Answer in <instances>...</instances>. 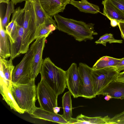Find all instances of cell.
<instances>
[{
	"instance_id": "1",
	"label": "cell",
	"mask_w": 124,
	"mask_h": 124,
	"mask_svg": "<svg viewBox=\"0 0 124 124\" xmlns=\"http://www.w3.org/2000/svg\"><path fill=\"white\" fill-rule=\"evenodd\" d=\"M59 31L73 37L78 41L92 40L98 33L94 30V24L64 17L58 14L54 16Z\"/></svg>"
},
{
	"instance_id": "2",
	"label": "cell",
	"mask_w": 124,
	"mask_h": 124,
	"mask_svg": "<svg viewBox=\"0 0 124 124\" xmlns=\"http://www.w3.org/2000/svg\"><path fill=\"white\" fill-rule=\"evenodd\" d=\"M40 73L41 78L57 96L62 94L67 87L66 71L56 66L49 57L43 60Z\"/></svg>"
},
{
	"instance_id": "3",
	"label": "cell",
	"mask_w": 124,
	"mask_h": 124,
	"mask_svg": "<svg viewBox=\"0 0 124 124\" xmlns=\"http://www.w3.org/2000/svg\"><path fill=\"white\" fill-rule=\"evenodd\" d=\"M10 91L19 107L30 115L32 114L36 108L37 88L35 80H31L26 84H12Z\"/></svg>"
},
{
	"instance_id": "4",
	"label": "cell",
	"mask_w": 124,
	"mask_h": 124,
	"mask_svg": "<svg viewBox=\"0 0 124 124\" xmlns=\"http://www.w3.org/2000/svg\"><path fill=\"white\" fill-rule=\"evenodd\" d=\"M34 47V42L25 53L21 61L15 68L12 76V84H26L31 80L30 75V66Z\"/></svg>"
},
{
	"instance_id": "5",
	"label": "cell",
	"mask_w": 124,
	"mask_h": 124,
	"mask_svg": "<svg viewBox=\"0 0 124 124\" xmlns=\"http://www.w3.org/2000/svg\"><path fill=\"white\" fill-rule=\"evenodd\" d=\"M117 73L112 67L93 69L91 72L93 91L95 97L99 95L112 82L116 80Z\"/></svg>"
},
{
	"instance_id": "6",
	"label": "cell",
	"mask_w": 124,
	"mask_h": 124,
	"mask_svg": "<svg viewBox=\"0 0 124 124\" xmlns=\"http://www.w3.org/2000/svg\"><path fill=\"white\" fill-rule=\"evenodd\" d=\"M36 93L40 108L54 113L53 108L58 106V96L42 78L38 84Z\"/></svg>"
},
{
	"instance_id": "7",
	"label": "cell",
	"mask_w": 124,
	"mask_h": 124,
	"mask_svg": "<svg viewBox=\"0 0 124 124\" xmlns=\"http://www.w3.org/2000/svg\"><path fill=\"white\" fill-rule=\"evenodd\" d=\"M78 68L80 78L79 97L89 99L95 97L91 76L93 69L85 64L81 62L79 63Z\"/></svg>"
},
{
	"instance_id": "8",
	"label": "cell",
	"mask_w": 124,
	"mask_h": 124,
	"mask_svg": "<svg viewBox=\"0 0 124 124\" xmlns=\"http://www.w3.org/2000/svg\"><path fill=\"white\" fill-rule=\"evenodd\" d=\"M45 36L39 37L34 43L33 54L30 66V75L31 80H35L40 73L43 60L42 55L46 38Z\"/></svg>"
},
{
	"instance_id": "9",
	"label": "cell",
	"mask_w": 124,
	"mask_h": 124,
	"mask_svg": "<svg viewBox=\"0 0 124 124\" xmlns=\"http://www.w3.org/2000/svg\"><path fill=\"white\" fill-rule=\"evenodd\" d=\"M24 20L23 26V36L30 37L35 35L37 29L36 16L32 4L29 0L26 1L24 7Z\"/></svg>"
},
{
	"instance_id": "10",
	"label": "cell",
	"mask_w": 124,
	"mask_h": 124,
	"mask_svg": "<svg viewBox=\"0 0 124 124\" xmlns=\"http://www.w3.org/2000/svg\"><path fill=\"white\" fill-rule=\"evenodd\" d=\"M67 86L74 98L79 97L80 78L78 67L75 63H72L66 71Z\"/></svg>"
},
{
	"instance_id": "11",
	"label": "cell",
	"mask_w": 124,
	"mask_h": 124,
	"mask_svg": "<svg viewBox=\"0 0 124 124\" xmlns=\"http://www.w3.org/2000/svg\"><path fill=\"white\" fill-rule=\"evenodd\" d=\"M43 10L49 16L53 17L63 12L70 0H39Z\"/></svg>"
},
{
	"instance_id": "12",
	"label": "cell",
	"mask_w": 124,
	"mask_h": 124,
	"mask_svg": "<svg viewBox=\"0 0 124 124\" xmlns=\"http://www.w3.org/2000/svg\"><path fill=\"white\" fill-rule=\"evenodd\" d=\"M33 118L50 121L61 124H69L62 115L56 114L41 109L36 108L33 113L30 115Z\"/></svg>"
},
{
	"instance_id": "13",
	"label": "cell",
	"mask_w": 124,
	"mask_h": 124,
	"mask_svg": "<svg viewBox=\"0 0 124 124\" xmlns=\"http://www.w3.org/2000/svg\"><path fill=\"white\" fill-rule=\"evenodd\" d=\"M29 0L33 6L36 16L37 29L40 26L46 24H53L57 25L52 17L48 16L43 10L39 0Z\"/></svg>"
},
{
	"instance_id": "14",
	"label": "cell",
	"mask_w": 124,
	"mask_h": 124,
	"mask_svg": "<svg viewBox=\"0 0 124 124\" xmlns=\"http://www.w3.org/2000/svg\"><path fill=\"white\" fill-rule=\"evenodd\" d=\"M109 95L112 98L124 99V82L116 81L111 82L100 95Z\"/></svg>"
},
{
	"instance_id": "15",
	"label": "cell",
	"mask_w": 124,
	"mask_h": 124,
	"mask_svg": "<svg viewBox=\"0 0 124 124\" xmlns=\"http://www.w3.org/2000/svg\"><path fill=\"white\" fill-rule=\"evenodd\" d=\"M12 60L11 59L7 60L0 58V69L3 73V76L0 77V82L5 83L10 90L12 86V75L15 69Z\"/></svg>"
},
{
	"instance_id": "16",
	"label": "cell",
	"mask_w": 124,
	"mask_h": 124,
	"mask_svg": "<svg viewBox=\"0 0 124 124\" xmlns=\"http://www.w3.org/2000/svg\"><path fill=\"white\" fill-rule=\"evenodd\" d=\"M104 8L103 14L108 19L124 22V14L115 6L109 0H103L102 2Z\"/></svg>"
},
{
	"instance_id": "17",
	"label": "cell",
	"mask_w": 124,
	"mask_h": 124,
	"mask_svg": "<svg viewBox=\"0 0 124 124\" xmlns=\"http://www.w3.org/2000/svg\"><path fill=\"white\" fill-rule=\"evenodd\" d=\"M110 118L108 116L102 117L101 116L89 117L82 114L76 118H72L69 124H108Z\"/></svg>"
},
{
	"instance_id": "18",
	"label": "cell",
	"mask_w": 124,
	"mask_h": 124,
	"mask_svg": "<svg viewBox=\"0 0 124 124\" xmlns=\"http://www.w3.org/2000/svg\"><path fill=\"white\" fill-rule=\"evenodd\" d=\"M11 55L10 38L5 29L0 25V58L6 59Z\"/></svg>"
},
{
	"instance_id": "19",
	"label": "cell",
	"mask_w": 124,
	"mask_h": 124,
	"mask_svg": "<svg viewBox=\"0 0 124 124\" xmlns=\"http://www.w3.org/2000/svg\"><path fill=\"white\" fill-rule=\"evenodd\" d=\"M0 93L4 100L10 107L11 109L20 114L24 113V111L19 107L13 96L10 90L9 89L5 83H0Z\"/></svg>"
},
{
	"instance_id": "20",
	"label": "cell",
	"mask_w": 124,
	"mask_h": 124,
	"mask_svg": "<svg viewBox=\"0 0 124 124\" xmlns=\"http://www.w3.org/2000/svg\"><path fill=\"white\" fill-rule=\"evenodd\" d=\"M69 4L76 7L80 11L85 13L95 14L100 11L98 6L90 3L87 0L80 1L70 0Z\"/></svg>"
},
{
	"instance_id": "21",
	"label": "cell",
	"mask_w": 124,
	"mask_h": 124,
	"mask_svg": "<svg viewBox=\"0 0 124 124\" xmlns=\"http://www.w3.org/2000/svg\"><path fill=\"white\" fill-rule=\"evenodd\" d=\"M71 95L70 92L69 91L65 93L62 98L63 110V113L62 115L69 123L72 118V116Z\"/></svg>"
},
{
	"instance_id": "22",
	"label": "cell",
	"mask_w": 124,
	"mask_h": 124,
	"mask_svg": "<svg viewBox=\"0 0 124 124\" xmlns=\"http://www.w3.org/2000/svg\"><path fill=\"white\" fill-rule=\"evenodd\" d=\"M121 60L122 58L117 59L107 56H103L97 61L92 68L96 70L113 67L116 66Z\"/></svg>"
},
{
	"instance_id": "23",
	"label": "cell",
	"mask_w": 124,
	"mask_h": 124,
	"mask_svg": "<svg viewBox=\"0 0 124 124\" xmlns=\"http://www.w3.org/2000/svg\"><path fill=\"white\" fill-rule=\"evenodd\" d=\"M23 31V26L19 25L18 36L15 43L11 44V55L10 59L12 60L21 54L20 51L21 47Z\"/></svg>"
},
{
	"instance_id": "24",
	"label": "cell",
	"mask_w": 124,
	"mask_h": 124,
	"mask_svg": "<svg viewBox=\"0 0 124 124\" xmlns=\"http://www.w3.org/2000/svg\"><path fill=\"white\" fill-rule=\"evenodd\" d=\"M5 29L6 32L9 36L10 43H15L18 35L19 25L15 21L11 19Z\"/></svg>"
},
{
	"instance_id": "25",
	"label": "cell",
	"mask_w": 124,
	"mask_h": 124,
	"mask_svg": "<svg viewBox=\"0 0 124 124\" xmlns=\"http://www.w3.org/2000/svg\"><path fill=\"white\" fill-rule=\"evenodd\" d=\"M56 29H57V24H50L40 26L36 29L35 39L42 36L47 37L52 32Z\"/></svg>"
},
{
	"instance_id": "26",
	"label": "cell",
	"mask_w": 124,
	"mask_h": 124,
	"mask_svg": "<svg viewBox=\"0 0 124 124\" xmlns=\"http://www.w3.org/2000/svg\"><path fill=\"white\" fill-rule=\"evenodd\" d=\"M14 4L11 0L7 4L6 12L5 16L2 19L0 18V24L5 29L9 22V18L12 13L14 12Z\"/></svg>"
},
{
	"instance_id": "27",
	"label": "cell",
	"mask_w": 124,
	"mask_h": 124,
	"mask_svg": "<svg viewBox=\"0 0 124 124\" xmlns=\"http://www.w3.org/2000/svg\"><path fill=\"white\" fill-rule=\"evenodd\" d=\"M107 42L110 43H123V40L115 39L112 34L106 33L100 37L99 39L95 42L96 44H101L105 46Z\"/></svg>"
},
{
	"instance_id": "28",
	"label": "cell",
	"mask_w": 124,
	"mask_h": 124,
	"mask_svg": "<svg viewBox=\"0 0 124 124\" xmlns=\"http://www.w3.org/2000/svg\"><path fill=\"white\" fill-rule=\"evenodd\" d=\"M124 120V110L121 113L116 114L110 118L108 124H116L119 121Z\"/></svg>"
},
{
	"instance_id": "29",
	"label": "cell",
	"mask_w": 124,
	"mask_h": 124,
	"mask_svg": "<svg viewBox=\"0 0 124 124\" xmlns=\"http://www.w3.org/2000/svg\"><path fill=\"white\" fill-rule=\"evenodd\" d=\"M116 7L124 14V0H109Z\"/></svg>"
},
{
	"instance_id": "30",
	"label": "cell",
	"mask_w": 124,
	"mask_h": 124,
	"mask_svg": "<svg viewBox=\"0 0 124 124\" xmlns=\"http://www.w3.org/2000/svg\"><path fill=\"white\" fill-rule=\"evenodd\" d=\"M118 73L124 70V57L122 58L121 60L115 67H112Z\"/></svg>"
},
{
	"instance_id": "31",
	"label": "cell",
	"mask_w": 124,
	"mask_h": 124,
	"mask_svg": "<svg viewBox=\"0 0 124 124\" xmlns=\"http://www.w3.org/2000/svg\"><path fill=\"white\" fill-rule=\"evenodd\" d=\"M118 26L121 31V36L124 39V22H119Z\"/></svg>"
},
{
	"instance_id": "32",
	"label": "cell",
	"mask_w": 124,
	"mask_h": 124,
	"mask_svg": "<svg viewBox=\"0 0 124 124\" xmlns=\"http://www.w3.org/2000/svg\"><path fill=\"white\" fill-rule=\"evenodd\" d=\"M115 80L124 82V70L118 73Z\"/></svg>"
},
{
	"instance_id": "33",
	"label": "cell",
	"mask_w": 124,
	"mask_h": 124,
	"mask_svg": "<svg viewBox=\"0 0 124 124\" xmlns=\"http://www.w3.org/2000/svg\"><path fill=\"white\" fill-rule=\"evenodd\" d=\"M108 19L110 21V24L111 26L115 27L118 25L119 22L114 19L111 18Z\"/></svg>"
},
{
	"instance_id": "34",
	"label": "cell",
	"mask_w": 124,
	"mask_h": 124,
	"mask_svg": "<svg viewBox=\"0 0 124 124\" xmlns=\"http://www.w3.org/2000/svg\"><path fill=\"white\" fill-rule=\"evenodd\" d=\"M62 108L61 107H58V106L54 107L53 108L54 113L57 114L60 111V108Z\"/></svg>"
},
{
	"instance_id": "35",
	"label": "cell",
	"mask_w": 124,
	"mask_h": 124,
	"mask_svg": "<svg viewBox=\"0 0 124 124\" xmlns=\"http://www.w3.org/2000/svg\"><path fill=\"white\" fill-rule=\"evenodd\" d=\"M11 0L14 4L15 5H16L17 3L22 2L24 1H27L29 0Z\"/></svg>"
},
{
	"instance_id": "36",
	"label": "cell",
	"mask_w": 124,
	"mask_h": 124,
	"mask_svg": "<svg viewBox=\"0 0 124 124\" xmlns=\"http://www.w3.org/2000/svg\"><path fill=\"white\" fill-rule=\"evenodd\" d=\"M112 98L111 96L109 95H107L104 98V99L107 101H108Z\"/></svg>"
},
{
	"instance_id": "37",
	"label": "cell",
	"mask_w": 124,
	"mask_h": 124,
	"mask_svg": "<svg viewBox=\"0 0 124 124\" xmlns=\"http://www.w3.org/2000/svg\"><path fill=\"white\" fill-rule=\"evenodd\" d=\"M10 0H0V3H4L7 4Z\"/></svg>"
},
{
	"instance_id": "38",
	"label": "cell",
	"mask_w": 124,
	"mask_h": 124,
	"mask_svg": "<svg viewBox=\"0 0 124 124\" xmlns=\"http://www.w3.org/2000/svg\"><path fill=\"white\" fill-rule=\"evenodd\" d=\"M116 124H124V120L118 122Z\"/></svg>"
}]
</instances>
